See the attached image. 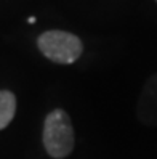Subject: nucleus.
Returning a JSON list of instances; mask_svg holds the SVG:
<instances>
[{"mask_svg": "<svg viewBox=\"0 0 157 159\" xmlns=\"http://www.w3.org/2000/svg\"><path fill=\"white\" fill-rule=\"evenodd\" d=\"M27 21H29V23H35V18H34V16H31V18H29V20H27Z\"/></svg>", "mask_w": 157, "mask_h": 159, "instance_id": "obj_4", "label": "nucleus"}, {"mask_svg": "<svg viewBox=\"0 0 157 159\" xmlns=\"http://www.w3.org/2000/svg\"><path fill=\"white\" fill-rule=\"evenodd\" d=\"M43 146L48 156L63 159L74 149V129L66 111L55 109L43 122Z\"/></svg>", "mask_w": 157, "mask_h": 159, "instance_id": "obj_1", "label": "nucleus"}, {"mask_svg": "<svg viewBox=\"0 0 157 159\" xmlns=\"http://www.w3.org/2000/svg\"><path fill=\"white\" fill-rule=\"evenodd\" d=\"M16 111V97L8 90H0V130L13 120Z\"/></svg>", "mask_w": 157, "mask_h": 159, "instance_id": "obj_3", "label": "nucleus"}, {"mask_svg": "<svg viewBox=\"0 0 157 159\" xmlns=\"http://www.w3.org/2000/svg\"><path fill=\"white\" fill-rule=\"evenodd\" d=\"M40 52L53 63L72 64L80 58L84 47L77 35L64 31H48L43 32L37 40Z\"/></svg>", "mask_w": 157, "mask_h": 159, "instance_id": "obj_2", "label": "nucleus"}]
</instances>
